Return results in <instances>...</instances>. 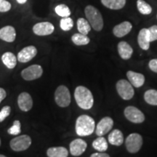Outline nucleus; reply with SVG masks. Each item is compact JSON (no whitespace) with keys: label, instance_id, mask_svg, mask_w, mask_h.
<instances>
[{"label":"nucleus","instance_id":"f257e3e1","mask_svg":"<svg viewBox=\"0 0 157 157\" xmlns=\"http://www.w3.org/2000/svg\"><path fill=\"white\" fill-rule=\"evenodd\" d=\"M74 98L78 106L84 110H89L93 106V93L84 86H78L74 91Z\"/></svg>","mask_w":157,"mask_h":157},{"label":"nucleus","instance_id":"f03ea898","mask_svg":"<svg viewBox=\"0 0 157 157\" xmlns=\"http://www.w3.org/2000/svg\"><path fill=\"white\" fill-rule=\"evenodd\" d=\"M75 129L76 134L78 136H89L95 130V120L88 115L79 116L76 121Z\"/></svg>","mask_w":157,"mask_h":157},{"label":"nucleus","instance_id":"7ed1b4c3","mask_svg":"<svg viewBox=\"0 0 157 157\" xmlns=\"http://www.w3.org/2000/svg\"><path fill=\"white\" fill-rule=\"evenodd\" d=\"M84 14L91 27L96 31H101L103 28V18L101 12L93 5H87L84 9Z\"/></svg>","mask_w":157,"mask_h":157},{"label":"nucleus","instance_id":"20e7f679","mask_svg":"<svg viewBox=\"0 0 157 157\" xmlns=\"http://www.w3.org/2000/svg\"><path fill=\"white\" fill-rule=\"evenodd\" d=\"M55 101L58 106L68 107L70 105L71 98L69 90L65 85H60L55 92Z\"/></svg>","mask_w":157,"mask_h":157},{"label":"nucleus","instance_id":"39448f33","mask_svg":"<svg viewBox=\"0 0 157 157\" xmlns=\"http://www.w3.org/2000/svg\"><path fill=\"white\" fill-rule=\"evenodd\" d=\"M31 143L32 140L29 135H22L12 139L10 142V146L14 151H23L31 146Z\"/></svg>","mask_w":157,"mask_h":157},{"label":"nucleus","instance_id":"423d86ee","mask_svg":"<svg viewBox=\"0 0 157 157\" xmlns=\"http://www.w3.org/2000/svg\"><path fill=\"white\" fill-rule=\"evenodd\" d=\"M117 93L119 96L125 101H129L132 99L134 96L135 90L133 86L130 82L125 79H121L117 82Z\"/></svg>","mask_w":157,"mask_h":157},{"label":"nucleus","instance_id":"0eeeda50","mask_svg":"<svg viewBox=\"0 0 157 157\" xmlns=\"http://www.w3.org/2000/svg\"><path fill=\"white\" fill-rule=\"evenodd\" d=\"M126 148L131 154H135L140 150L143 146V137L140 134L132 133L126 138L125 140Z\"/></svg>","mask_w":157,"mask_h":157},{"label":"nucleus","instance_id":"6e6552de","mask_svg":"<svg viewBox=\"0 0 157 157\" xmlns=\"http://www.w3.org/2000/svg\"><path fill=\"white\" fill-rule=\"evenodd\" d=\"M43 69L40 65H31L21 71V76L25 81H33L38 79L42 76Z\"/></svg>","mask_w":157,"mask_h":157},{"label":"nucleus","instance_id":"1a4fd4ad","mask_svg":"<svg viewBox=\"0 0 157 157\" xmlns=\"http://www.w3.org/2000/svg\"><path fill=\"white\" fill-rule=\"evenodd\" d=\"M124 113L127 119L132 123L140 124L145 120V116L142 111L132 105L127 106L124 111Z\"/></svg>","mask_w":157,"mask_h":157},{"label":"nucleus","instance_id":"9d476101","mask_svg":"<svg viewBox=\"0 0 157 157\" xmlns=\"http://www.w3.org/2000/svg\"><path fill=\"white\" fill-rule=\"evenodd\" d=\"M55 31L53 24L50 22L37 23L33 26V32L37 36H48L52 34Z\"/></svg>","mask_w":157,"mask_h":157},{"label":"nucleus","instance_id":"9b49d317","mask_svg":"<svg viewBox=\"0 0 157 157\" xmlns=\"http://www.w3.org/2000/svg\"><path fill=\"white\" fill-rule=\"evenodd\" d=\"M113 126V121L111 117H103L95 127V133L98 136H103L107 134Z\"/></svg>","mask_w":157,"mask_h":157},{"label":"nucleus","instance_id":"f8f14e48","mask_svg":"<svg viewBox=\"0 0 157 157\" xmlns=\"http://www.w3.org/2000/svg\"><path fill=\"white\" fill-rule=\"evenodd\" d=\"M37 54V49L36 47L30 45L27 46L25 48H23L18 52L17 56V59L19 62L21 63H28L31 61Z\"/></svg>","mask_w":157,"mask_h":157},{"label":"nucleus","instance_id":"ddd939ff","mask_svg":"<svg viewBox=\"0 0 157 157\" xmlns=\"http://www.w3.org/2000/svg\"><path fill=\"white\" fill-rule=\"evenodd\" d=\"M87 144L84 140L80 138L72 140L69 145L70 153L72 156H81L87 149Z\"/></svg>","mask_w":157,"mask_h":157},{"label":"nucleus","instance_id":"4468645a","mask_svg":"<svg viewBox=\"0 0 157 157\" xmlns=\"http://www.w3.org/2000/svg\"><path fill=\"white\" fill-rule=\"evenodd\" d=\"M17 105L22 111L27 112L33 107V99L31 95L28 93H21L17 98Z\"/></svg>","mask_w":157,"mask_h":157},{"label":"nucleus","instance_id":"2eb2a0df","mask_svg":"<svg viewBox=\"0 0 157 157\" xmlns=\"http://www.w3.org/2000/svg\"><path fill=\"white\" fill-rule=\"evenodd\" d=\"M132 23L129 21H124V22L115 25L114 28L113 29V34L115 36L121 38V37L128 34L132 30Z\"/></svg>","mask_w":157,"mask_h":157},{"label":"nucleus","instance_id":"dca6fc26","mask_svg":"<svg viewBox=\"0 0 157 157\" xmlns=\"http://www.w3.org/2000/svg\"><path fill=\"white\" fill-rule=\"evenodd\" d=\"M16 38V31L12 25H6L0 29V39L6 42H13Z\"/></svg>","mask_w":157,"mask_h":157},{"label":"nucleus","instance_id":"f3484780","mask_svg":"<svg viewBox=\"0 0 157 157\" xmlns=\"http://www.w3.org/2000/svg\"><path fill=\"white\" fill-rule=\"evenodd\" d=\"M127 76L128 78L129 82L132 84L133 87L136 88L142 87L145 83V76L140 73H137L132 71H128L127 72Z\"/></svg>","mask_w":157,"mask_h":157},{"label":"nucleus","instance_id":"a211bd4d","mask_svg":"<svg viewBox=\"0 0 157 157\" xmlns=\"http://www.w3.org/2000/svg\"><path fill=\"white\" fill-rule=\"evenodd\" d=\"M137 42L143 50H148L150 48V36L148 29H142L137 36Z\"/></svg>","mask_w":157,"mask_h":157},{"label":"nucleus","instance_id":"6ab92c4d","mask_svg":"<svg viewBox=\"0 0 157 157\" xmlns=\"http://www.w3.org/2000/svg\"><path fill=\"white\" fill-rule=\"evenodd\" d=\"M117 50L119 56H120L123 60H129L132 56L133 50L132 47H131L128 43L124 42V41L120 42L118 44Z\"/></svg>","mask_w":157,"mask_h":157},{"label":"nucleus","instance_id":"aec40b11","mask_svg":"<svg viewBox=\"0 0 157 157\" xmlns=\"http://www.w3.org/2000/svg\"><path fill=\"white\" fill-rule=\"evenodd\" d=\"M109 142L111 145L116 146H120L124 142V135L121 131L116 129L111 131L108 137Z\"/></svg>","mask_w":157,"mask_h":157},{"label":"nucleus","instance_id":"412c9836","mask_svg":"<svg viewBox=\"0 0 157 157\" xmlns=\"http://www.w3.org/2000/svg\"><path fill=\"white\" fill-rule=\"evenodd\" d=\"M17 57L11 52H6L2 56V60L5 66L9 69H13L17 64Z\"/></svg>","mask_w":157,"mask_h":157},{"label":"nucleus","instance_id":"4be33fe9","mask_svg":"<svg viewBox=\"0 0 157 157\" xmlns=\"http://www.w3.org/2000/svg\"><path fill=\"white\" fill-rule=\"evenodd\" d=\"M48 157H68V151L65 147H51L47 151Z\"/></svg>","mask_w":157,"mask_h":157},{"label":"nucleus","instance_id":"5701e85b","mask_svg":"<svg viewBox=\"0 0 157 157\" xmlns=\"http://www.w3.org/2000/svg\"><path fill=\"white\" fill-rule=\"evenodd\" d=\"M101 1L103 5L107 8L118 10L124 7L127 0H101Z\"/></svg>","mask_w":157,"mask_h":157},{"label":"nucleus","instance_id":"b1692460","mask_svg":"<svg viewBox=\"0 0 157 157\" xmlns=\"http://www.w3.org/2000/svg\"><path fill=\"white\" fill-rule=\"evenodd\" d=\"M93 147L98 152H105L108 149V142L103 136H98L93 142Z\"/></svg>","mask_w":157,"mask_h":157},{"label":"nucleus","instance_id":"393cba45","mask_svg":"<svg viewBox=\"0 0 157 157\" xmlns=\"http://www.w3.org/2000/svg\"><path fill=\"white\" fill-rule=\"evenodd\" d=\"M77 29L78 32L84 35H87L91 31V25L87 21V20L83 18V17H79L77 20Z\"/></svg>","mask_w":157,"mask_h":157},{"label":"nucleus","instance_id":"a878e982","mask_svg":"<svg viewBox=\"0 0 157 157\" xmlns=\"http://www.w3.org/2000/svg\"><path fill=\"white\" fill-rule=\"evenodd\" d=\"M71 41L74 44L77 46H83V45H87L90 43V39L87 35H84L81 33H77L74 34L71 36Z\"/></svg>","mask_w":157,"mask_h":157},{"label":"nucleus","instance_id":"bb28decb","mask_svg":"<svg viewBox=\"0 0 157 157\" xmlns=\"http://www.w3.org/2000/svg\"><path fill=\"white\" fill-rule=\"evenodd\" d=\"M144 100L149 105H157V90H147L144 94Z\"/></svg>","mask_w":157,"mask_h":157},{"label":"nucleus","instance_id":"cd10ccee","mask_svg":"<svg viewBox=\"0 0 157 157\" xmlns=\"http://www.w3.org/2000/svg\"><path fill=\"white\" fill-rule=\"evenodd\" d=\"M137 7L138 11L143 15H149L151 13L152 7L144 0H137Z\"/></svg>","mask_w":157,"mask_h":157},{"label":"nucleus","instance_id":"c85d7f7f","mask_svg":"<svg viewBox=\"0 0 157 157\" xmlns=\"http://www.w3.org/2000/svg\"><path fill=\"white\" fill-rule=\"evenodd\" d=\"M55 11H56L57 15L62 17H69L71 14V12L69 7L67 5H64V4H60V5H57L56 8H55Z\"/></svg>","mask_w":157,"mask_h":157},{"label":"nucleus","instance_id":"c756f323","mask_svg":"<svg viewBox=\"0 0 157 157\" xmlns=\"http://www.w3.org/2000/svg\"><path fill=\"white\" fill-rule=\"evenodd\" d=\"M74 21L69 17H63L60 21V27L63 31H68L73 28Z\"/></svg>","mask_w":157,"mask_h":157},{"label":"nucleus","instance_id":"7c9ffc66","mask_svg":"<svg viewBox=\"0 0 157 157\" xmlns=\"http://www.w3.org/2000/svg\"><path fill=\"white\" fill-rule=\"evenodd\" d=\"M21 132V123L19 120L13 121V126L7 129V133L11 135H17Z\"/></svg>","mask_w":157,"mask_h":157},{"label":"nucleus","instance_id":"2f4dec72","mask_svg":"<svg viewBox=\"0 0 157 157\" xmlns=\"http://www.w3.org/2000/svg\"><path fill=\"white\" fill-rule=\"evenodd\" d=\"M11 112V108L9 105H5L0 111V122H2L7 117H8Z\"/></svg>","mask_w":157,"mask_h":157},{"label":"nucleus","instance_id":"473e14b6","mask_svg":"<svg viewBox=\"0 0 157 157\" xmlns=\"http://www.w3.org/2000/svg\"><path fill=\"white\" fill-rule=\"evenodd\" d=\"M12 7L11 4L7 0H0V12L1 13H7L10 10Z\"/></svg>","mask_w":157,"mask_h":157},{"label":"nucleus","instance_id":"72a5a7b5","mask_svg":"<svg viewBox=\"0 0 157 157\" xmlns=\"http://www.w3.org/2000/svg\"><path fill=\"white\" fill-rule=\"evenodd\" d=\"M149 36H150V42H154L157 40V25H154L148 29Z\"/></svg>","mask_w":157,"mask_h":157},{"label":"nucleus","instance_id":"f704fd0d","mask_svg":"<svg viewBox=\"0 0 157 157\" xmlns=\"http://www.w3.org/2000/svg\"><path fill=\"white\" fill-rule=\"evenodd\" d=\"M148 67L154 73H157V58L152 59L149 61Z\"/></svg>","mask_w":157,"mask_h":157},{"label":"nucleus","instance_id":"c9c22d12","mask_svg":"<svg viewBox=\"0 0 157 157\" xmlns=\"http://www.w3.org/2000/svg\"><path fill=\"white\" fill-rule=\"evenodd\" d=\"M6 97H7V93H6L5 89L0 87V104L2 101H4V99H5Z\"/></svg>","mask_w":157,"mask_h":157},{"label":"nucleus","instance_id":"e433bc0d","mask_svg":"<svg viewBox=\"0 0 157 157\" xmlns=\"http://www.w3.org/2000/svg\"><path fill=\"white\" fill-rule=\"evenodd\" d=\"M90 157H110L109 155L108 154L103 152H99V153H94L90 156Z\"/></svg>","mask_w":157,"mask_h":157},{"label":"nucleus","instance_id":"4c0bfd02","mask_svg":"<svg viewBox=\"0 0 157 157\" xmlns=\"http://www.w3.org/2000/svg\"><path fill=\"white\" fill-rule=\"evenodd\" d=\"M18 4H21V5H23L27 2V0H16Z\"/></svg>","mask_w":157,"mask_h":157},{"label":"nucleus","instance_id":"58836bf2","mask_svg":"<svg viewBox=\"0 0 157 157\" xmlns=\"http://www.w3.org/2000/svg\"><path fill=\"white\" fill-rule=\"evenodd\" d=\"M0 157H7V156H5V155H2V154H0Z\"/></svg>","mask_w":157,"mask_h":157},{"label":"nucleus","instance_id":"ea45409f","mask_svg":"<svg viewBox=\"0 0 157 157\" xmlns=\"http://www.w3.org/2000/svg\"><path fill=\"white\" fill-rule=\"evenodd\" d=\"M0 146H1V139H0Z\"/></svg>","mask_w":157,"mask_h":157},{"label":"nucleus","instance_id":"a19ab883","mask_svg":"<svg viewBox=\"0 0 157 157\" xmlns=\"http://www.w3.org/2000/svg\"><path fill=\"white\" fill-rule=\"evenodd\" d=\"M156 17H157V15H156Z\"/></svg>","mask_w":157,"mask_h":157}]
</instances>
